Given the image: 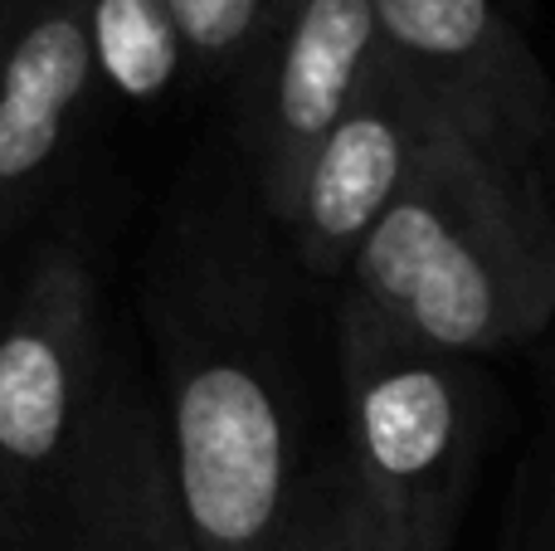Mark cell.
I'll list each match as a JSON object with an SVG mask.
<instances>
[{
    "instance_id": "obj_14",
    "label": "cell",
    "mask_w": 555,
    "mask_h": 551,
    "mask_svg": "<svg viewBox=\"0 0 555 551\" xmlns=\"http://www.w3.org/2000/svg\"><path fill=\"white\" fill-rule=\"evenodd\" d=\"M20 5V0H0V10H15Z\"/></svg>"
},
{
    "instance_id": "obj_3",
    "label": "cell",
    "mask_w": 555,
    "mask_h": 551,
    "mask_svg": "<svg viewBox=\"0 0 555 551\" xmlns=\"http://www.w3.org/2000/svg\"><path fill=\"white\" fill-rule=\"evenodd\" d=\"M346 478L395 551H453L482 454V381L468 357L420 347L336 308Z\"/></svg>"
},
{
    "instance_id": "obj_6",
    "label": "cell",
    "mask_w": 555,
    "mask_h": 551,
    "mask_svg": "<svg viewBox=\"0 0 555 551\" xmlns=\"http://www.w3.org/2000/svg\"><path fill=\"white\" fill-rule=\"evenodd\" d=\"M380 59L375 0H278L240 68V137L273 220H283L317 142L365 93Z\"/></svg>"
},
{
    "instance_id": "obj_12",
    "label": "cell",
    "mask_w": 555,
    "mask_h": 551,
    "mask_svg": "<svg viewBox=\"0 0 555 551\" xmlns=\"http://www.w3.org/2000/svg\"><path fill=\"white\" fill-rule=\"evenodd\" d=\"M166 5L191 44L195 68L240 78V68L249 64L269 29L278 0H166Z\"/></svg>"
},
{
    "instance_id": "obj_1",
    "label": "cell",
    "mask_w": 555,
    "mask_h": 551,
    "mask_svg": "<svg viewBox=\"0 0 555 551\" xmlns=\"http://www.w3.org/2000/svg\"><path fill=\"white\" fill-rule=\"evenodd\" d=\"M341 283V303L449 357L537 342L555 318V210L541 171L498 166L443 132Z\"/></svg>"
},
{
    "instance_id": "obj_8",
    "label": "cell",
    "mask_w": 555,
    "mask_h": 551,
    "mask_svg": "<svg viewBox=\"0 0 555 551\" xmlns=\"http://www.w3.org/2000/svg\"><path fill=\"white\" fill-rule=\"evenodd\" d=\"M25 551H195L166 459L162 406L107 381Z\"/></svg>"
},
{
    "instance_id": "obj_4",
    "label": "cell",
    "mask_w": 555,
    "mask_h": 551,
    "mask_svg": "<svg viewBox=\"0 0 555 551\" xmlns=\"http://www.w3.org/2000/svg\"><path fill=\"white\" fill-rule=\"evenodd\" d=\"M103 386L93 273L74 244H44L0 303V551H25Z\"/></svg>"
},
{
    "instance_id": "obj_5",
    "label": "cell",
    "mask_w": 555,
    "mask_h": 551,
    "mask_svg": "<svg viewBox=\"0 0 555 551\" xmlns=\"http://www.w3.org/2000/svg\"><path fill=\"white\" fill-rule=\"evenodd\" d=\"M385 64L453 142L512 171H541L555 84L507 0H375Z\"/></svg>"
},
{
    "instance_id": "obj_2",
    "label": "cell",
    "mask_w": 555,
    "mask_h": 551,
    "mask_svg": "<svg viewBox=\"0 0 555 551\" xmlns=\"http://www.w3.org/2000/svg\"><path fill=\"white\" fill-rule=\"evenodd\" d=\"M152 322L166 459L195 551H278L307 474L293 386L269 328L224 283H181Z\"/></svg>"
},
{
    "instance_id": "obj_11",
    "label": "cell",
    "mask_w": 555,
    "mask_h": 551,
    "mask_svg": "<svg viewBox=\"0 0 555 551\" xmlns=\"http://www.w3.org/2000/svg\"><path fill=\"white\" fill-rule=\"evenodd\" d=\"M278 551H395V547L375 527V517L365 513L346 469L336 464L326 474L307 478L302 498H297L293 527H287Z\"/></svg>"
},
{
    "instance_id": "obj_7",
    "label": "cell",
    "mask_w": 555,
    "mask_h": 551,
    "mask_svg": "<svg viewBox=\"0 0 555 551\" xmlns=\"http://www.w3.org/2000/svg\"><path fill=\"white\" fill-rule=\"evenodd\" d=\"M443 137L424 98L380 59L365 93L317 142L302 181L283 210V234L312 279H346L356 249L371 240L424 152Z\"/></svg>"
},
{
    "instance_id": "obj_15",
    "label": "cell",
    "mask_w": 555,
    "mask_h": 551,
    "mask_svg": "<svg viewBox=\"0 0 555 551\" xmlns=\"http://www.w3.org/2000/svg\"><path fill=\"white\" fill-rule=\"evenodd\" d=\"M507 5H517V0H507Z\"/></svg>"
},
{
    "instance_id": "obj_10",
    "label": "cell",
    "mask_w": 555,
    "mask_h": 551,
    "mask_svg": "<svg viewBox=\"0 0 555 551\" xmlns=\"http://www.w3.org/2000/svg\"><path fill=\"white\" fill-rule=\"evenodd\" d=\"M98 84L122 103L152 107L195 68L191 44L166 0H83Z\"/></svg>"
},
{
    "instance_id": "obj_13",
    "label": "cell",
    "mask_w": 555,
    "mask_h": 551,
    "mask_svg": "<svg viewBox=\"0 0 555 551\" xmlns=\"http://www.w3.org/2000/svg\"><path fill=\"white\" fill-rule=\"evenodd\" d=\"M527 551H555V494H551V503L541 508L537 533H531V547Z\"/></svg>"
},
{
    "instance_id": "obj_9",
    "label": "cell",
    "mask_w": 555,
    "mask_h": 551,
    "mask_svg": "<svg viewBox=\"0 0 555 551\" xmlns=\"http://www.w3.org/2000/svg\"><path fill=\"white\" fill-rule=\"evenodd\" d=\"M98 88L83 0L0 10V244L64 166Z\"/></svg>"
}]
</instances>
